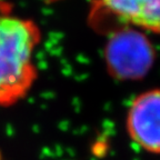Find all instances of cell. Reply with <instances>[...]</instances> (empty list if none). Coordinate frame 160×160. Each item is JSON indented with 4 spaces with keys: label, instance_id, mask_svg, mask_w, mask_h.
Here are the masks:
<instances>
[{
    "label": "cell",
    "instance_id": "277c9868",
    "mask_svg": "<svg viewBox=\"0 0 160 160\" xmlns=\"http://www.w3.org/2000/svg\"><path fill=\"white\" fill-rule=\"evenodd\" d=\"M92 12L125 27L160 35V0H93Z\"/></svg>",
    "mask_w": 160,
    "mask_h": 160
},
{
    "label": "cell",
    "instance_id": "3957f363",
    "mask_svg": "<svg viewBox=\"0 0 160 160\" xmlns=\"http://www.w3.org/2000/svg\"><path fill=\"white\" fill-rule=\"evenodd\" d=\"M125 129L136 147L160 156V88H149L132 98L126 111Z\"/></svg>",
    "mask_w": 160,
    "mask_h": 160
},
{
    "label": "cell",
    "instance_id": "7a4b0ae2",
    "mask_svg": "<svg viewBox=\"0 0 160 160\" xmlns=\"http://www.w3.org/2000/svg\"><path fill=\"white\" fill-rule=\"evenodd\" d=\"M103 58L110 77L121 82H133L143 79L151 71L156 50L145 32L122 27L109 37Z\"/></svg>",
    "mask_w": 160,
    "mask_h": 160
},
{
    "label": "cell",
    "instance_id": "6da1fadb",
    "mask_svg": "<svg viewBox=\"0 0 160 160\" xmlns=\"http://www.w3.org/2000/svg\"><path fill=\"white\" fill-rule=\"evenodd\" d=\"M41 30L33 20L0 15V108L27 98L38 78L35 52Z\"/></svg>",
    "mask_w": 160,
    "mask_h": 160
}]
</instances>
